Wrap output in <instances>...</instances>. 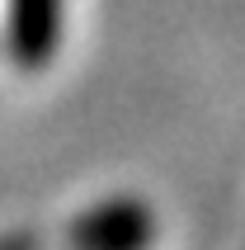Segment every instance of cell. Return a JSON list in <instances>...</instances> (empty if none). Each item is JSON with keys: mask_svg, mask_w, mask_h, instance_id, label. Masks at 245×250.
I'll return each mask as SVG.
<instances>
[{"mask_svg": "<svg viewBox=\"0 0 245 250\" xmlns=\"http://www.w3.org/2000/svg\"><path fill=\"white\" fill-rule=\"evenodd\" d=\"M0 38L14 66L42 71L66 38V0H0Z\"/></svg>", "mask_w": 245, "mask_h": 250, "instance_id": "2", "label": "cell"}, {"mask_svg": "<svg viewBox=\"0 0 245 250\" xmlns=\"http://www.w3.org/2000/svg\"><path fill=\"white\" fill-rule=\"evenodd\" d=\"M71 250H151L156 246V212L142 194L95 198L71 222Z\"/></svg>", "mask_w": 245, "mask_h": 250, "instance_id": "1", "label": "cell"}]
</instances>
